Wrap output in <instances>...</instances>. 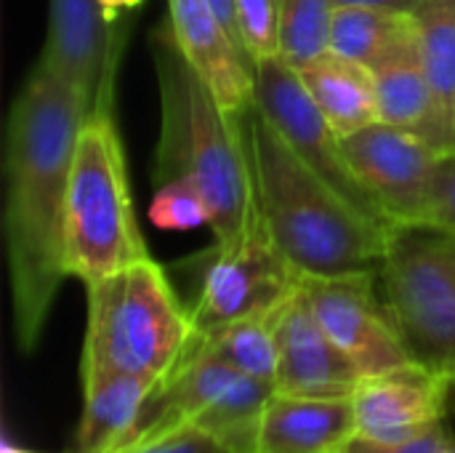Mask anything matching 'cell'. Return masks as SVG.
<instances>
[{
  "label": "cell",
  "mask_w": 455,
  "mask_h": 453,
  "mask_svg": "<svg viewBox=\"0 0 455 453\" xmlns=\"http://www.w3.org/2000/svg\"><path fill=\"white\" fill-rule=\"evenodd\" d=\"M192 350L219 358L245 376L275 384L277 379V342H275V312L261 318L237 320L208 334H192Z\"/></svg>",
  "instance_id": "obj_21"
},
{
  "label": "cell",
  "mask_w": 455,
  "mask_h": 453,
  "mask_svg": "<svg viewBox=\"0 0 455 453\" xmlns=\"http://www.w3.org/2000/svg\"><path fill=\"white\" fill-rule=\"evenodd\" d=\"M453 430L448 422L432 427L424 435H416L411 441H400V443H379V441H368L363 435L349 438L336 453H445L451 441H453Z\"/></svg>",
  "instance_id": "obj_27"
},
{
  "label": "cell",
  "mask_w": 455,
  "mask_h": 453,
  "mask_svg": "<svg viewBox=\"0 0 455 453\" xmlns=\"http://www.w3.org/2000/svg\"><path fill=\"white\" fill-rule=\"evenodd\" d=\"M261 224L301 278L379 275L392 230L355 211L256 112L245 115Z\"/></svg>",
  "instance_id": "obj_3"
},
{
  "label": "cell",
  "mask_w": 455,
  "mask_h": 453,
  "mask_svg": "<svg viewBox=\"0 0 455 453\" xmlns=\"http://www.w3.org/2000/svg\"><path fill=\"white\" fill-rule=\"evenodd\" d=\"M445 453H455V435H453V441H451V446H448V451Z\"/></svg>",
  "instance_id": "obj_31"
},
{
  "label": "cell",
  "mask_w": 455,
  "mask_h": 453,
  "mask_svg": "<svg viewBox=\"0 0 455 453\" xmlns=\"http://www.w3.org/2000/svg\"><path fill=\"white\" fill-rule=\"evenodd\" d=\"M99 0H51L40 61L72 85L88 115H115V80L125 29Z\"/></svg>",
  "instance_id": "obj_10"
},
{
  "label": "cell",
  "mask_w": 455,
  "mask_h": 453,
  "mask_svg": "<svg viewBox=\"0 0 455 453\" xmlns=\"http://www.w3.org/2000/svg\"><path fill=\"white\" fill-rule=\"evenodd\" d=\"M453 238H455V235H453Z\"/></svg>",
  "instance_id": "obj_34"
},
{
  "label": "cell",
  "mask_w": 455,
  "mask_h": 453,
  "mask_svg": "<svg viewBox=\"0 0 455 453\" xmlns=\"http://www.w3.org/2000/svg\"><path fill=\"white\" fill-rule=\"evenodd\" d=\"M237 29L253 61L280 56V0H237Z\"/></svg>",
  "instance_id": "obj_24"
},
{
  "label": "cell",
  "mask_w": 455,
  "mask_h": 453,
  "mask_svg": "<svg viewBox=\"0 0 455 453\" xmlns=\"http://www.w3.org/2000/svg\"><path fill=\"white\" fill-rule=\"evenodd\" d=\"M253 107L280 133L291 152L328 187H333L355 211L384 230H395L387 214L357 182L344 152V136L331 125L304 88L299 72L283 56L256 61Z\"/></svg>",
  "instance_id": "obj_7"
},
{
  "label": "cell",
  "mask_w": 455,
  "mask_h": 453,
  "mask_svg": "<svg viewBox=\"0 0 455 453\" xmlns=\"http://www.w3.org/2000/svg\"><path fill=\"white\" fill-rule=\"evenodd\" d=\"M168 27L189 67L211 88L216 101L245 117L253 109L256 61L235 40L208 0H165Z\"/></svg>",
  "instance_id": "obj_14"
},
{
  "label": "cell",
  "mask_w": 455,
  "mask_h": 453,
  "mask_svg": "<svg viewBox=\"0 0 455 453\" xmlns=\"http://www.w3.org/2000/svg\"><path fill=\"white\" fill-rule=\"evenodd\" d=\"M301 286V275L277 251L264 224L235 248H216L189 310L192 334L277 312Z\"/></svg>",
  "instance_id": "obj_8"
},
{
  "label": "cell",
  "mask_w": 455,
  "mask_h": 453,
  "mask_svg": "<svg viewBox=\"0 0 455 453\" xmlns=\"http://www.w3.org/2000/svg\"><path fill=\"white\" fill-rule=\"evenodd\" d=\"M424 69L435 96L429 142L445 155L453 147L455 117V0H421L413 8Z\"/></svg>",
  "instance_id": "obj_18"
},
{
  "label": "cell",
  "mask_w": 455,
  "mask_h": 453,
  "mask_svg": "<svg viewBox=\"0 0 455 453\" xmlns=\"http://www.w3.org/2000/svg\"><path fill=\"white\" fill-rule=\"evenodd\" d=\"M355 435L352 398L275 392L261 417L259 453H336Z\"/></svg>",
  "instance_id": "obj_15"
},
{
  "label": "cell",
  "mask_w": 455,
  "mask_h": 453,
  "mask_svg": "<svg viewBox=\"0 0 455 453\" xmlns=\"http://www.w3.org/2000/svg\"><path fill=\"white\" fill-rule=\"evenodd\" d=\"M149 222L157 230L165 232H187L200 224H208V206L200 195L197 184L192 179H168L157 184L152 206H149Z\"/></svg>",
  "instance_id": "obj_23"
},
{
  "label": "cell",
  "mask_w": 455,
  "mask_h": 453,
  "mask_svg": "<svg viewBox=\"0 0 455 453\" xmlns=\"http://www.w3.org/2000/svg\"><path fill=\"white\" fill-rule=\"evenodd\" d=\"M163 131L155 184L192 179L208 206L216 248H235L261 227L245 117L227 112L181 56L168 21L152 35Z\"/></svg>",
  "instance_id": "obj_2"
},
{
  "label": "cell",
  "mask_w": 455,
  "mask_h": 453,
  "mask_svg": "<svg viewBox=\"0 0 455 453\" xmlns=\"http://www.w3.org/2000/svg\"><path fill=\"white\" fill-rule=\"evenodd\" d=\"M155 379L115 374V371H83V419L75 433L69 453H115L131 433Z\"/></svg>",
  "instance_id": "obj_16"
},
{
  "label": "cell",
  "mask_w": 455,
  "mask_h": 453,
  "mask_svg": "<svg viewBox=\"0 0 455 453\" xmlns=\"http://www.w3.org/2000/svg\"><path fill=\"white\" fill-rule=\"evenodd\" d=\"M453 379L408 363L384 374L363 376L352 392L357 435L379 443H400L448 422Z\"/></svg>",
  "instance_id": "obj_12"
},
{
  "label": "cell",
  "mask_w": 455,
  "mask_h": 453,
  "mask_svg": "<svg viewBox=\"0 0 455 453\" xmlns=\"http://www.w3.org/2000/svg\"><path fill=\"white\" fill-rule=\"evenodd\" d=\"M144 259H149V248L136 222L115 115H88L77 136L67 190V278L91 286Z\"/></svg>",
  "instance_id": "obj_4"
},
{
  "label": "cell",
  "mask_w": 455,
  "mask_h": 453,
  "mask_svg": "<svg viewBox=\"0 0 455 453\" xmlns=\"http://www.w3.org/2000/svg\"><path fill=\"white\" fill-rule=\"evenodd\" d=\"M123 453H232L216 435L203 430L200 425L189 422L181 425L160 438H152L147 443H139Z\"/></svg>",
  "instance_id": "obj_26"
},
{
  "label": "cell",
  "mask_w": 455,
  "mask_h": 453,
  "mask_svg": "<svg viewBox=\"0 0 455 453\" xmlns=\"http://www.w3.org/2000/svg\"><path fill=\"white\" fill-rule=\"evenodd\" d=\"M371 75L376 83L381 120L405 131H416L427 139L435 117V96L424 69L419 32L376 67H371Z\"/></svg>",
  "instance_id": "obj_19"
},
{
  "label": "cell",
  "mask_w": 455,
  "mask_h": 453,
  "mask_svg": "<svg viewBox=\"0 0 455 453\" xmlns=\"http://www.w3.org/2000/svg\"><path fill=\"white\" fill-rule=\"evenodd\" d=\"M451 152H455V117H453V147H451Z\"/></svg>",
  "instance_id": "obj_32"
},
{
  "label": "cell",
  "mask_w": 455,
  "mask_h": 453,
  "mask_svg": "<svg viewBox=\"0 0 455 453\" xmlns=\"http://www.w3.org/2000/svg\"><path fill=\"white\" fill-rule=\"evenodd\" d=\"M144 0H99V5L117 21H123V13L128 11H136Z\"/></svg>",
  "instance_id": "obj_30"
},
{
  "label": "cell",
  "mask_w": 455,
  "mask_h": 453,
  "mask_svg": "<svg viewBox=\"0 0 455 453\" xmlns=\"http://www.w3.org/2000/svg\"><path fill=\"white\" fill-rule=\"evenodd\" d=\"M347 160L395 227L421 224L440 150L416 131L384 120L344 136Z\"/></svg>",
  "instance_id": "obj_11"
},
{
  "label": "cell",
  "mask_w": 455,
  "mask_h": 453,
  "mask_svg": "<svg viewBox=\"0 0 455 453\" xmlns=\"http://www.w3.org/2000/svg\"><path fill=\"white\" fill-rule=\"evenodd\" d=\"M88 331L83 371L163 379L192 339L189 310L149 256L85 286Z\"/></svg>",
  "instance_id": "obj_5"
},
{
  "label": "cell",
  "mask_w": 455,
  "mask_h": 453,
  "mask_svg": "<svg viewBox=\"0 0 455 453\" xmlns=\"http://www.w3.org/2000/svg\"><path fill=\"white\" fill-rule=\"evenodd\" d=\"M333 0H280V56L293 67L331 51Z\"/></svg>",
  "instance_id": "obj_22"
},
{
  "label": "cell",
  "mask_w": 455,
  "mask_h": 453,
  "mask_svg": "<svg viewBox=\"0 0 455 453\" xmlns=\"http://www.w3.org/2000/svg\"><path fill=\"white\" fill-rule=\"evenodd\" d=\"M381 294L411 355L455 376V238L424 224L395 227L379 270Z\"/></svg>",
  "instance_id": "obj_6"
},
{
  "label": "cell",
  "mask_w": 455,
  "mask_h": 453,
  "mask_svg": "<svg viewBox=\"0 0 455 453\" xmlns=\"http://www.w3.org/2000/svg\"><path fill=\"white\" fill-rule=\"evenodd\" d=\"M419 32L413 13L371 5H336L331 21V51L363 67H376Z\"/></svg>",
  "instance_id": "obj_20"
},
{
  "label": "cell",
  "mask_w": 455,
  "mask_h": 453,
  "mask_svg": "<svg viewBox=\"0 0 455 453\" xmlns=\"http://www.w3.org/2000/svg\"><path fill=\"white\" fill-rule=\"evenodd\" d=\"M88 120L80 93L43 61L21 85L5 131V248L13 328L32 352L64 270V216L77 136Z\"/></svg>",
  "instance_id": "obj_1"
},
{
  "label": "cell",
  "mask_w": 455,
  "mask_h": 453,
  "mask_svg": "<svg viewBox=\"0 0 455 453\" xmlns=\"http://www.w3.org/2000/svg\"><path fill=\"white\" fill-rule=\"evenodd\" d=\"M421 0H333V5H371V8H387V11H405L413 13V8Z\"/></svg>",
  "instance_id": "obj_29"
},
{
  "label": "cell",
  "mask_w": 455,
  "mask_h": 453,
  "mask_svg": "<svg viewBox=\"0 0 455 453\" xmlns=\"http://www.w3.org/2000/svg\"><path fill=\"white\" fill-rule=\"evenodd\" d=\"M296 72L315 104L341 136H349L381 120L376 83L368 67L325 51Z\"/></svg>",
  "instance_id": "obj_17"
},
{
  "label": "cell",
  "mask_w": 455,
  "mask_h": 453,
  "mask_svg": "<svg viewBox=\"0 0 455 453\" xmlns=\"http://www.w3.org/2000/svg\"><path fill=\"white\" fill-rule=\"evenodd\" d=\"M421 224L455 235V152H445L437 160Z\"/></svg>",
  "instance_id": "obj_25"
},
{
  "label": "cell",
  "mask_w": 455,
  "mask_h": 453,
  "mask_svg": "<svg viewBox=\"0 0 455 453\" xmlns=\"http://www.w3.org/2000/svg\"><path fill=\"white\" fill-rule=\"evenodd\" d=\"M309 307L360 376L419 363L381 294L379 275L301 278Z\"/></svg>",
  "instance_id": "obj_9"
},
{
  "label": "cell",
  "mask_w": 455,
  "mask_h": 453,
  "mask_svg": "<svg viewBox=\"0 0 455 453\" xmlns=\"http://www.w3.org/2000/svg\"><path fill=\"white\" fill-rule=\"evenodd\" d=\"M208 5L219 13V19L227 24V29L235 35V40L243 45L240 40V29H237V0H208ZM245 48V45H243Z\"/></svg>",
  "instance_id": "obj_28"
},
{
  "label": "cell",
  "mask_w": 455,
  "mask_h": 453,
  "mask_svg": "<svg viewBox=\"0 0 455 453\" xmlns=\"http://www.w3.org/2000/svg\"><path fill=\"white\" fill-rule=\"evenodd\" d=\"M277 379L275 390L301 398H352L360 371L315 318L304 288L275 312Z\"/></svg>",
  "instance_id": "obj_13"
},
{
  "label": "cell",
  "mask_w": 455,
  "mask_h": 453,
  "mask_svg": "<svg viewBox=\"0 0 455 453\" xmlns=\"http://www.w3.org/2000/svg\"><path fill=\"white\" fill-rule=\"evenodd\" d=\"M453 387H455V376H453Z\"/></svg>",
  "instance_id": "obj_33"
}]
</instances>
